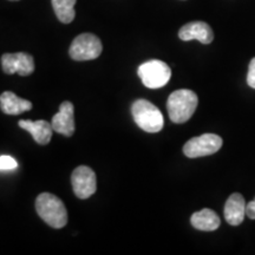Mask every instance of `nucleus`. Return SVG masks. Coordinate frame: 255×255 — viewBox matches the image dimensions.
Wrapping results in <instances>:
<instances>
[{"label": "nucleus", "instance_id": "obj_15", "mask_svg": "<svg viewBox=\"0 0 255 255\" xmlns=\"http://www.w3.org/2000/svg\"><path fill=\"white\" fill-rule=\"evenodd\" d=\"M52 7L59 21L63 24H70L75 19L76 0H51Z\"/></svg>", "mask_w": 255, "mask_h": 255}, {"label": "nucleus", "instance_id": "obj_16", "mask_svg": "<svg viewBox=\"0 0 255 255\" xmlns=\"http://www.w3.org/2000/svg\"><path fill=\"white\" fill-rule=\"evenodd\" d=\"M18 167L17 161L8 155L0 156V170H12Z\"/></svg>", "mask_w": 255, "mask_h": 255}, {"label": "nucleus", "instance_id": "obj_11", "mask_svg": "<svg viewBox=\"0 0 255 255\" xmlns=\"http://www.w3.org/2000/svg\"><path fill=\"white\" fill-rule=\"evenodd\" d=\"M246 202L244 196L239 193L232 194L226 201L225 205V219L229 225L239 226L244 221L246 215Z\"/></svg>", "mask_w": 255, "mask_h": 255}, {"label": "nucleus", "instance_id": "obj_12", "mask_svg": "<svg viewBox=\"0 0 255 255\" xmlns=\"http://www.w3.org/2000/svg\"><path fill=\"white\" fill-rule=\"evenodd\" d=\"M19 127L21 129L26 130L33 137V139L38 144L46 145L47 143L51 141L52 137V126L46 121H28V120H21L19 121Z\"/></svg>", "mask_w": 255, "mask_h": 255}, {"label": "nucleus", "instance_id": "obj_17", "mask_svg": "<svg viewBox=\"0 0 255 255\" xmlns=\"http://www.w3.org/2000/svg\"><path fill=\"white\" fill-rule=\"evenodd\" d=\"M247 83L251 88L255 89V57L251 60L250 66H248V75Z\"/></svg>", "mask_w": 255, "mask_h": 255}, {"label": "nucleus", "instance_id": "obj_5", "mask_svg": "<svg viewBox=\"0 0 255 255\" xmlns=\"http://www.w3.org/2000/svg\"><path fill=\"white\" fill-rule=\"evenodd\" d=\"M102 51L103 45L100 38L92 33H82L72 41L69 53L73 60L84 62L98 58Z\"/></svg>", "mask_w": 255, "mask_h": 255}, {"label": "nucleus", "instance_id": "obj_14", "mask_svg": "<svg viewBox=\"0 0 255 255\" xmlns=\"http://www.w3.org/2000/svg\"><path fill=\"white\" fill-rule=\"evenodd\" d=\"M190 222L194 228L203 232H213L220 227V218L214 210L205 208L194 213L190 218Z\"/></svg>", "mask_w": 255, "mask_h": 255}, {"label": "nucleus", "instance_id": "obj_3", "mask_svg": "<svg viewBox=\"0 0 255 255\" xmlns=\"http://www.w3.org/2000/svg\"><path fill=\"white\" fill-rule=\"evenodd\" d=\"M135 123L146 132H158L164 126L163 115L157 107L146 100H137L131 105Z\"/></svg>", "mask_w": 255, "mask_h": 255}, {"label": "nucleus", "instance_id": "obj_19", "mask_svg": "<svg viewBox=\"0 0 255 255\" xmlns=\"http://www.w3.org/2000/svg\"><path fill=\"white\" fill-rule=\"evenodd\" d=\"M9 1H18V0H9Z\"/></svg>", "mask_w": 255, "mask_h": 255}, {"label": "nucleus", "instance_id": "obj_10", "mask_svg": "<svg viewBox=\"0 0 255 255\" xmlns=\"http://www.w3.org/2000/svg\"><path fill=\"white\" fill-rule=\"evenodd\" d=\"M53 131L70 137L75 132V119H73V104L71 102H63L59 107V111L52 117Z\"/></svg>", "mask_w": 255, "mask_h": 255}, {"label": "nucleus", "instance_id": "obj_8", "mask_svg": "<svg viewBox=\"0 0 255 255\" xmlns=\"http://www.w3.org/2000/svg\"><path fill=\"white\" fill-rule=\"evenodd\" d=\"M1 66L7 75L18 73L20 76H30L36 68L33 57L25 52L5 53L1 57Z\"/></svg>", "mask_w": 255, "mask_h": 255}, {"label": "nucleus", "instance_id": "obj_7", "mask_svg": "<svg viewBox=\"0 0 255 255\" xmlns=\"http://www.w3.org/2000/svg\"><path fill=\"white\" fill-rule=\"evenodd\" d=\"M71 183L76 196L82 200L89 199L97 189V178L95 171L87 165H79L73 170Z\"/></svg>", "mask_w": 255, "mask_h": 255}, {"label": "nucleus", "instance_id": "obj_13", "mask_svg": "<svg viewBox=\"0 0 255 255\" xmlns=\"http://www.w3.org/2000/svg\"><path fill=\"white\" fill-rule=\"evenodd\" d=\"M0 109L6 115H20L32 109L30 101L18 97L11 91H5L0 95Z\"/></svg>", "mask_w": 255, "mask_h": 255}, {"label": "nucleus", "instance_id": "obj_1", "mask_svg": "<svg viewBox=\"0 0 255 255\" xmlns=\"http://www.w3.org/2000/svg\"><path fill=\"white\" fill-rule=\"evenodd\" d=\"M38 215L50 227L60 229L68 223V212L63 201L51 193H41L36 200Z\"/></svg>", "mask_w": 255, "mask_h": 255}, {"label": "nucleus", "instance_id": "obj_9", "mask_svg": "<svg viewBox=\"0 0 255 255\" xmlns=\"http://www.w3.org/2000/svg\"><path fill=\"white\" fill-rule=\"evenodd\" d=\"M178 37L181 40H199L202 44H210L214 39V32L205 21H191L180 28Z\"/></svg>", "mask_w": 255, "mask_h": 255}, {"label": "nucleus", "instance_id": "obj_4", "mask_svg": "<svg viewBox=\"0 0 255 255\" xmlns=\"http://www.w3.org/2000/svg\"><path fill=\"white\" fill-rule=\"evenodd\" d=\"M143 85L148 89H159L168 84L171 77V70L164 62L151 59L143 63L137 70Z\"/></svg>", "mask_w": 255, "mask_h": 255}, {"label": "nucleus", "instance_id": "obj_18", "mask_svg": "<svg viewBox=\"0 0 255 255\" xmlns=\"http://www.w3.org/2000/svg\"><path fill=\"white\" fill-rule=\"evenodd\" d=\"M246 215L250 219H254L255 220V199L253 201H251L250 203H247Z\"/></svg>", "mask_w": 255, "mask_h": 255}, {"label": "nucleus", "instance_id": "obj_6", "mask_svg": "<svg viewBox=\"0 0 255 255\" xmlns=\"http://www.w3.org/2000/svg\"><path fill=\"white\" fill-rule=\"evenodd\" d=\"M222 138L215 133H203L193 137L183 146V152L187 157L197 158L209 156L219 151L222 146Z\"/></svg>", "mask_w": 255, "mask_h": 255}, {"label": "nucleus", "instance_id": "obj_2", "mask_svg": "<svg viewBox=\"0 0 255 255\" xmlns=\"http://www.w3.org/2000/svg\"><path fill=\"white\" fill-rule=\"evenodd\" d=\"M199 98L194 91L188 89L174 91L167 101V109L174 123H184L189 121L195 113Z\"/></svg>", "mask_w": 255, "mask_h": 255}]
</instances>
